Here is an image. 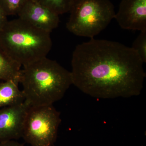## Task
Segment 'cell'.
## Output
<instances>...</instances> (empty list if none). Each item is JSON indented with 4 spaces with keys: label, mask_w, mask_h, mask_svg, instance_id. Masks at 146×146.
I'll list each match as a JSON object with an SVG mask.
<instances>
[{
    "label": "cell",
    "mask_w": 146,
    "mask_h": 146,
    "mask_svg": "<svg viewBox=\"0 0 146 146\" xmlns=\"http://www.w3.org/2000/svg\"><path fill=\"white\" fill-rule=\"evenodd\" d=\"M115 18L124 29L146 31V0H121Z\"/></svg>",
    "instance_id": "7"
},
{
    "label": "cell",
    "mask_w": 146,
    "mask_h": 146,
    "mask_svg": "<svg viewBox=\"0 0 146 146\" xmlns=\"http://www.w3.org/2000/svg\"><path fill=\"white\" fill-rule=\"evenodd\" d=\"M52 46L49 33L19 18L7 21L0 29V47L23 67L47 57Z\"/></svg>",
    "instance_id": "3"
},
{
    "label": "cell",
    "mask_w": 146,
    "mask_h": 146,
    "mask_svg": "<svg viewBox=\"0 0 146 146\" xmlns=\"http://www.w3.org/2000/svg\"><path fill=\"white\" fill-rule=\"evenodd\" d=\"M66 28L77 36L92 39L115 18L114 5L110 0H73Z\"/></svg>",
    "instance_id": "4"
},
{
    "label": "cell",
    "mask_w": 146,
    "mask_h": 146,
    "mask_svg": "<svg viewBox=\"0 0 146 146\" xmlns=\"http://www.w3.org/2000/svg\"><path fill=\"white\" fill-rule=\"evenodd\" d=\"M0 146H24V145L15 140H11L0 143Z\"/></svg>",
    "instance_id": "14"
},
{
    "label": "cell",
    "mask_w": 146,
    "mask_h": 146,
    "mask_svg": "<svg viewBox=\"0 0 146 146\" xmlns=\"http://www.w3.org/2000/svg\"><path fill=\"white\" fill-rule=\"evenodd\" d=\"M0 83V108L23 103L25 98L18 87L20 80L4 81Z\"/></svg>",
    "instance_id": "9"
},
{
    "label": "cell",
    "mask_w": 146,
    "mask_h": 146,
    "mask_svg": "<svg viewBox=\"0 0 146 146\" xmlns=\"http://www.w3.org/2000/svg\"><path fill=\"white\" fill-rule=\"evenodd\" d=\"M138 53L144 63L146 62V31L141 32L131 47Z\"/></svg>",
    "instance_id": "13"
},
{
    "label": "cell",
    "mask_w": 146,
    "mask_h": 146,
    "mask_svg": "<svg viewBox=\"0 0 146 146\" xmlns=\"http://www.w3.org/2000/svg\"><path fill=\"white\" fill-rule=\"evenodd\" d=\"M58 15L68 13L70 9L73 0H35Z\"/></svg>",
    "instance_id": "11"
},
{
    "label": "cell",
    "mask_w": 146,
    "mask_h": 146,
    "mask_svg": "<svg viewBox=\"0 0 146 146\" xmlns=\"http://www.w3.org/2000/svg\"><path fill=\"white\" fill-rule=\"evenodd\" d=\"M143 62L131 47L91 39L77 45L72 55V84L98 99L139 96L146 73Z\"/></svg>",
    "instance_id": "1"
},
{
    "label": "cell",
    "mask_w": 146,
    "mask_h": 146,
    "mask_svg": "<svg viewBox=\"0 0 146 146\" xmlns=\"http://www.w3.org/2000/svg\"><path fill=\"white\" fill-rule=\"evenodd\" d=\"M18 15L32 25L49 33L57 27L60 22L59 15L35 0H27Z\"/></svg>",
    "instance_id": "8"
},
{
    "label": "cell",
    "mask_w": 146,
    "mask_h": 146,
    "mask_svg": "<svg viewBox=\"0 0 146 146\" xmlns=\"http://www.w3.org/2000/svg\"><path fill=\"white\" fill-rule=\"evenodd\" d=\"M20 83L25 102L35 107L51 105L60 100L72 80L70 72L46 57L24 67Z\"/></svg>",
    "instance_id": "2"
},
{
    "label": "cell",
    "mask_w": 146,
    "mask_h": 146,
    "mask_svg": "<svg viewBox=\"0 0 146 146\" xmlns=\"http://www.w3.org/2000/svg\"><path fill=\"white\" fill-rule=\"evenodd\" d=\"M60 112L51 105L31 107L27 113L22 138L31 146H52L61 122Z\"/></svg>",
    "instance_id": "5"
},
{
    "label": "cell",
    "mask_w": 146,
    "mask_h": 146,
    "mask_svg": "<svg viewBox=\"0 0 146 146\" xmlns=\"http://www.w3.org/2000/svg\"><path fill=\"white\" fill-rule=\"evenodd\" d=\"M7 16L0 7V29L7 22Z\"/></svg>",
    "instance_id": "15"
},
{
    "label": "cell",
    "mask_w": 146,
    "mask_h": 146,
    "mask_svg": "<svg viewBox=\"0 0 146 146\" xmlns=\"http://www.w3.org/2000/svg\"><path fill=\"white\" fill-rule=\"evenodd\" d=\"M21 66L12 60L0 47V80L19 79Z\"/></svg>",
    "instance_id": "10"
},
{
    "label": "cell",
    "mask_w": 146,
    "mask_h": 146,
    "mask_svg": "<svg viewBox=\"0 0 146 146\" xmlns=\"http://www.w3.org/2000/svg\"><path fill=\"white\" fill-rule=\"evenodd\" d=\"M30 107L25 101L0 108V143L22 138L24 123Z\"/></svg>",
    "instance_id": "6"
},
{
    "label": "cell",
    "mask_w": 146,
    "mask_h": 146,
    "mask_svg": "<svg viewBox=\"0 0 146 146\" xmlns=\"http://www.w3.org/2000/svg\"><path fill=\"white\" fill-rule=\"evenodd\" d=\"M27 0H0V7L7 16L18 15Z\"/></svg>",
    "instance_id": "12"
}]
</instances>
